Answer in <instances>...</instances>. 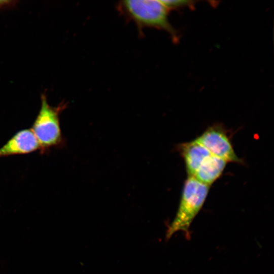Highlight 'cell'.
I'll list each match as a JSON object with an SVG mask.
<instances>
[{"label": "cell", "instance_id": "1", "mask_svg": "<svg viewBox=\"0 0 274 274\" xmlns=\"http://www.w3.org/2000/svg\"><path fill=\"white\" fill-rule=\"evenodd\" d=\"M118 8L126 18L136 24L140 32L145 28L164 30L175 39L177 32L168 19L169 10L160 0H126Z\"/></svg>", "mask_w": 274, "mask_h": 274}, {"label": "cell", "instance_id": "2", "mask_svg": "<svg viewBox=\"0 0 274 274\" xmlns=\"http://www.w3.org/2000/svg\"><path fill=\"white\" fill-rule=\"evenodd\" d=\"M210 186L203 184L193 177H189L183 187L176 216L169 226L166 236L169 238L175 232L183 231L187 238L193 219L201 209L208 195Z\"/></svg>", "mask_w": 274, "mask_h": 274}, {"label": "cell", "instance_id": "3", "mask_svg": "<svg viewBox=\"0 0 274 274\" xmlns=\"http://www.w3.org/2000/svg\"><path fill=\"white\" fill-rule=\"evenodd\" d=\"M64 106L52 107L46 97H41V107L31 129L40 146L45 149L59 144L62 140L59 115Z\"/></svg>", "mask_w": 274, "mask_h": 274}, {"label": "cell", "instance_id": "4", "mask_svg": "<svg viewBox=\"0 0 274 274\" xmlns=\"http://www.w3.org/2000/svg\"><path fill=\"white\" fill-rule=\"evenodd\" d=\"M204 146L211 155L231 162H241L233 148L226 130L220 125L207 128L195 140Z\"/></svg>", "mask_w": 274, "mask_h": 274}, {"label": "cell", "instance_id": "5", "mask_svg": "<svg viewBox=\"0 0 274 274\" xmlns=\"http://www.w3.org/2000/svg\"><path fill=\"white\" fill-rule=\"evenodd\" d=\"M38 149H40V145L31 129H23L17 132L0 148V158L27 154Z\"/></svg>", "mask_w": 274, "mask_h": 274}, {"label": "cell", "instance_id": "6", "mask_svg": "<svg viewBox=\"0 0 274 274\" xmlns=\"http://www.w3.org/2000/svg\"><path fill=\"white\" fill-rule=\"evenodd\" d=\"M189 177H193L201 164L212 155L195 140L180 146Z\"/></svg>", "mask_w": 274, "mask_h": 274}, {"label": "cell", "instance_id": "7", "mask_svg": "<svg viewBox=\"0 0 274 274\" xmlns=\"http://www.w3.org/2000/svg\"><path fill=\"white\" fill-rule=\"evenodd\" d=\"M227 162L212 155L201 164L193 177L200 182L210 186L221 175Z\"/></svg>", "mask_w": 274, "mask_h": 274}, {"label": "cell", "instance_id": "8", "mask_svg": "<svg viewBox=\"0 0 274 274\" xmlns=\"http://www.w3.org/2000/svg\"><path fill=\"white\" fill-rule=\"evenodd\" d=\"M161 2L169 11L172 9L189 7L193 5V2L185 0H160Z\"/></svg>", "mask_w": 274, "mask_h": 274}, {"label": "cell", "instance_id": "9", "mask_svg": "<svg viewBox=\"0 0 274 274\" xmlns=\"http://www.w3.org/2000/svg\"><path fill=\"white\" fill-rule=\"evenodd\" d=\"M7 2H8L7 1H0V6H2L3 5L6 4V3H7Z\"/></svg>", "mask_w": 274, "mask_h": 274}]
</instances>
